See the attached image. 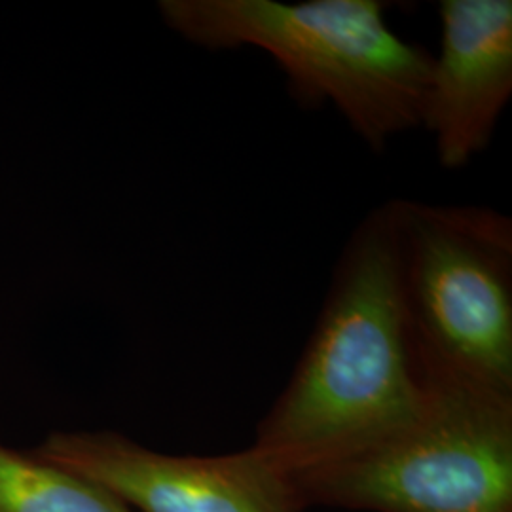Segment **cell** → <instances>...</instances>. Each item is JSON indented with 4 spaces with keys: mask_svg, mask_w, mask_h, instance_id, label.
<instances>
[{
    "mask_svg": "<svg viewBox=\"0 0 512 512\" xmlns=\"http://www.w3.org/2000/svg\"><path fill=\"white\" fill-rule=\"evenodd\" d=\"M380 0H173L167 23L207 50L270 55L304 107L332 105L374 152L421 128L433 54L397 35Z\"/></svg>",
    "mask_w": 512,
    "mask_h": 512,
    "instance_id": "7a4b0ae2",
    "label": "cell"
},
{
    "mask_svg": "<svg viewBox=\"0 0 512 512\" xmlns=\"http://www.w3.org/2000/svg\"><path fill=\"white\" fill-rule=\"evenodd\" d=\"M0 512H133L97 484L0 446Z\"/></svg>",
    "mask_w": 512,
    "mask_h": 512,
    "instance_id": "52a82bcc",
    "label": "cell"
},
{
    "mask_svg": "<svg viewBox=\"0 0 512 512\" xmlns=\"http://www.w3.org/2000/svg\"><path fill=\"white\" fill-rule=\"evenodd\" d=\"M425 399L391 200L349 236L306 351L253 448L291 475L397 433Z\"/></svg>",
    "mask_w": 512,
    "mask_h": 512,
    "instance_id": "6da1fadb",
    "label": "cell"
},
{
    "mask_svg": "<svg viewBox=\"0 0 512 512\" xmlns=\"http://www.w3.org/2000/svg\"><path fill=\"white\" fill-rule=\"evenodd\" d=\"M421 128L440 165L461 169L490 147L512 97L511 0H442Z\"/></svg>",
    "mask_w": 512,
    "mask_h": 512,
    "instance_id": "8992f818",
    "label": "cell"
},
{
    "mask_svg": "<svg viewBox=\"0 0 512 512\" xmlns=\"http://www.w3.org/2000/svg\"><path fill=\"white\" fill-rule=\"evenodd\" d=\"M38 456L133 512H300L289 473L256 448L219 458L165 456L114 435H57Z\"/></svg>",
    "mask_w": 512,
    "mask_h": 512,
    "instance_id": "5b68a950",
    "label": "cell"
},
{
    "mask_svg": "<svg viewBox=\"0 0 512 512\" xmlns=\"http://www.w3.org/2000/svg\"><path fill=\"white\" fill-rule=\"evenodd\" d=\"M423 374L427 399L403 429L289 475L302 507L512 512V395Z\"/></svg>",
    "mask_w": 512,
    "mask_h": 512,
    "instance_id": "3957f363",
    "label": "cell"
},
{
    "mask_svg": "<svg viewBox=\"0 0 512 512\" xmlns=\"http://www.w3.org/2000/svg\"><path fill=\"white\" fill-rule=\"evenodd\" d=\"M421 368L512 395V220L486 205L393 200Z\"/></svg>",
    "mask_w": 512,
    "mask_h": 512,
    "instance_id": "277c9868",
    "label": "cell"
}]
</instances>
